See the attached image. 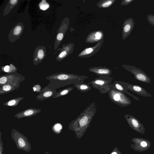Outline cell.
Masks as SVG:
<instances>
[{
  "label": "cell",
  "instance_id": "836d02e7",
  "mask_svg": "<svg viewBox=\"0 0 154 154\" xmlns=\"http://www.w3.org/2000/svg\"><path fill=\"white\" fill-rule=\"evenodd\" d=\"M111 154H118L116 152H113Z\"/></svg>",
  "mask_w": 154,
  "mask_h": 154
},
{
  "label": "cell",
  "instance_id": "d6986e66",
  "mask_svg": "<svg viewBox=\"0 0 154 154\" xmlns=\"http://www.w3.org/2000/svg\"><path fill=\"white\" fill-rule=\"evenodd\" d=\"M41 111V109H39L30 108L18 112L14 117L18 119L32 117L40 112Z\"/></svg>",
  "mask_w": 154,
  "mask_h": 154
},
{
  "label": "cell",
  "instance_id": "f1b7e54d",
  "mask_svg": "<svg viewBox=\"0 0 154 154\" xmlns=\"http://www.w3.org/2000/svg\"><path fill=\"white\" fill-rule=\"evenodd\" d=\"M38 5L40 8L42 10H45L49 7V4L45 0H42Z\"/></svg>",
  "mask_w": 154,
  "mask_h": 154
},
{
  "label": "cell",
  "instance_id": "603a6c76",
  "mask_svg": "<svg viewBox=\"0 0 154 154\" xmlns=\"http://www.w3.org/2000/svg\"><path fill=\"white\" fill-rule=\"evenodd\" d=\"M19 2V0H9L4 10L3 16H5L6 15H8L14 7L17 5Z\"/></svg>",
  "mask_w": 154,
  "mask_h": 154
},
{
  "label": "cell",
  "instance_id": "5b68a950",
  "mask_svg": "<svg viewBox=\"0 0 154 154\" xmlns=\"http://www.w3.org/2000/svg\"><path fill=\"white\" fill-rule=\"evenodd\" d=\"M110 100L114 103L122 107L131 104L130 98L124 93L115 89H110L108 92Z\"/></svg>",
  "mask_w": 154,
  "mask_h": 154
},
{
  "label": "cell",
  "instance_id": "ffe728a7",
  "mask_svg": "<svg viewBox=\"0 0 154 154\" xmlns=\"http://www.w3.org/2000/svg\"><path fill=\"white\" fill-rule=\"evenodd\" d=\"M89 71L95 73L99 76H110L112 74V69L105 66H101L91 67L89 68Z\"/></svg>",
  "mask_w": 154,
  "mask_h": 154
},
{
  "label": "cell",
  "instance_id": "8992f818",
  "mask_svg": "<svg viewBox=\"0 0 154 154\" xmlns=\"http://www.w3.org/2000/svg\"><path fill=\"white\" fill-rule=\"evenodd\" d=\"M25 79V77L17 71L8 73L0 76V86L7 84L19 85Z\"/></svg>",
  "mask_w": 154,
  "mask_h": 154
},
{
  "label": "cell",
  "instance_id": "ac0fdd59",
  "mask_svg": "<svg viewBox=\"0 0 154 154\" xmlns=\"http://www.w3.org/2000/svg\"><path fill=\"white\" fill-rule=\"evenodd\" d=\"M127 88L137 95L145 97H151L152 95L141 86L137 85H132L125 83Z\"/></svg>",
  "mask_w": 154,
  "mask_h": 154
},
{
  "label": "cell",
  "instance_id": "2e32d148",
  "mask_svg": "<svg viewBox=\"0 0 154 154\" xmlns=\"http://www.w3.org/2000/svg\"><path fill=\"white\" fill-rule=\"evenodd\" d=\"M125 82L119 81H115L110 85V89H116L124 94H126L132 97L133 99L139 101L140 98L132 94L128 91Z\"/></svg>",
  "mask_w": 154,
  "mask_h": 154
},
{
  "label": "cell",
  "instance_id": "30bf717a",
  "mask_svg": "<svg viewBox=\"0 0 154 154\" xmlns=\"http://www.w3.org/2000/svg\"><path fill=\"white\" fill-rule=\"evenodd\" d=\"M124 117L129 126L132 129L142 134H145V128L143 124L134 116L125 114Z\"/></svg>",
  "mask_w": 154,
  "mask_h": 154
},
{
  "label": "cell",
  "instance_id": "7402d4cb",
  "mask_svg": "<svg viewBox=\"0 0 154 154\" xmlns=\"http://www.w3.org/2000/svg\"><path fill=\"white\" fill-rule=\"evenodd\" d=\"M20 84H7L0 86V95L10 93L19 88Z\"/></svg>",
  "mask_w": 154,
  "mask_h": 154
},
{
  "label": "cell",
  "instance_id": "5bb4252c",
  "mask_svg": "<svg viewBox=\"0 0 154 154\" xmlns=\"http://www.w3.org/2000/svg\"><path fill=\"white\" fill-rule=\"evenodd\" d=\"M46 48L43 45L37 46L33 52V63L37 66L42 62L46 56Z\"/></svg>",
  "mask_w": 154,
  "mask_h": 154
},
{
  "label": "cell",
  "instance_id": "3957f363",
  "mask_svg": "<svg viewBox=\"0 0 154 154\" xmlns=\"http://www.w3.org/2000/svg\"><path fill=\"white\" fill-rule=\"evenodd\" d=\"M11 136L18 149L22 150L27 152L31 150V144L27 137L17 130L13 128L11 132Z\"/></svg>",
  "mask_w": 154,
  "mask_h": 154
},
{
  "label": "cell",
  "instance_id": "e0dca14e",
  "mask_svg": "<svg viewBox=\"0 0 154 154\" xmlns=\"http://www.w3.org/2000/svg\"><path fill=\"white\" fill-rule=\"evenodd\" d=\"M103 32L101 30L92 31L87 36L85 39L86 43H93L99 42L104 38Z\"/></svg>",
  "mask_w": 154,
  "mask_h": 154
},
{
  "label": "cell",
  "instance_id": "1f68e13d",
  "mask_svg": "<svg viewBox=\"0 0 154 154\" xmlns=\"http://www.w3.org/2000/svg\"><path fill=\"white\" fill-rule=\"evenodd\" d=\"M2 133L0 132V154H3V144L2 140Z\"/></svg>",
  "mask_w": 154,
  "mask_h": 154
},
{
  "label": "cell",
  "instance_id": "484cf974",
  "mask_svg": "<svg viewBox=\"0 0 154 154\" xmlns=\"http://www.w3.org/2000/svg\"><path fill=\"white\" fill-rule=\"evenodd\" d=\"M23 97H19L9 100L3 103V105L6 106L14 107L17 105L19 103L24 99Z\"/></svg>",
  "mask_w": 154,
  "mask_h": 154
},
{
  "label": "cell",
  "instance_id": "44dd1931",
  "mask_svg": "<svg viewBox=\"0 0 154 154\" xmlns=\"http://www.w3.org/2000/svg\"><path fill=\"white\" fill-rule=\"evenodd\" d=\"M57 93L56 90H51L46 86L42 89L36 99L41 101L53 97Z\"/></svg>",
  "mask_w": 154,
  "mask_h": 154
},
{
  "label": "cell",
  "instance_id": "7c38bea8",
  "mask_svg": "<svg viewBox=\"0 0 154 154\" xmlns=\"http://www.w3.org/2000/svg\"><path fill=\"white\" fill-rule=\"evenodd\" d=\"M24 28V26L22 22L17 23L9 32L8 35L9 41L13 43L19 39Z\"/></svg>",
  "mask_w": 154,
  "mask_h": 154
},
{
  "label": "cell",
  "instance_id": "f546056e",
  "mask_svg": "<svg viewBox=\"0 0 154 154\" xmlns=\"http://www.w3.org/2000/svg\"><path fill=\"white\" fill-rule=\"evenodd\" d=\"M148 21L152 25L154 26V15L148 14L147 17Z\"/></svg>",
  "mask_w": 154,
  "mask_h": 154
},
{
  "label": "cell",
  "instance_id": "d4e9b609",
  "mask_svg": "<svg viewBox=\"0 0 154 154\" xmlns=\"http://www.w3.org/2000/svg\"><path fill=\"white\" fill-rule=\"evenodd\" d=\"M116 1V0H100L97 3L96 5L100 8H108L112 5Z\"/></svg>",
  "mask_w": 154,
  "mask_h": 154
},
{
  "label": "cell",
  "instance_id": "4fadbf2b",
  "mask_svg": "<svg viewBox=\"0 0 154 154\" xmlns=\"http://www.w3.org/2000/svg\"><path fill=\"white\" fill-rule=\"evenodd\" d=\"M74 46V44L73 43L66 45L63 44L62 48L57 50V51L60 50V51L56 57V60L60 62L72 54L73 51Z\"/></svg>",
  "mask_w": 154,
  "mask_h": 154
},
{
  "label": "cell",
  "instance_id": "cb8c5ba5",
  "mask_svg": "<svg viewBox=\"0 0 154 154\" xmlns=\"http://www.w3.org/2000/svg\"><path fill=\"white\" fill-rule=\"evenodd\" d=\"M73 85L79 91L82 93L87 92L91 89V86L88 83H80L74 84Z\"/></svg>",
  "mask_w": 154,
  "mask_h": 154
},
{
  "label": "cell",
  "instance_id": "277c9868",
  "mask_svg": "<svg viewBox=\"0 0 154 154\" xmlns=\"http://www.w3.org/2000/svg\"><path fill=\"white\" fill-rule=\"evenodd\" d=\"M113 79V77L109 76H100L88 83L99 90L101 94H105L110 90Z\"/></svg>",
  "mask_w": 154,
  "mask_h": 154
},
{
  "label": "cell",
  "instance_id": "83f0119b",
  "mask_svg": "<svg viewBox=\"0 0 154 154\" xmlns=\"http://www.w3.org/2000/svg\"><path fill=\"white\" fill-rule=\"evenodd\" d=\"M1 69L2 72L11 73L17 71V68L12 64H10L9 65H6L2 66Z\"/></svg>",
  "mask_w": 154,
  "mask_h": 154
},
{
  "label": "cell",
  "instance_id": "e575fe53",
  "mask_svg": "<svg viewBox=\"0 0 154 154\" xmlns=\"http://www.w3.org/2000/svg\"><path fill=\"white\" fill-rule=\"evenodd\" d=\"M45 154H50V153H49L48 152H46L45 153Z\"/></svg>",
  "mask_w": 154,
  "mask_h": 154
},
{
  "label": "cell",
  "instance_id": "9c48e42d",
  "mask_svg": "<svg viewBox=\"0 0 154 154\" xmlns=\"http://www.w3.org/2000/svg\"><path fill=\"white\" fill-rule=\"evenodd\" d=\"M134 143L131 145V147L135 151L142 152L147 150L150 148L151 144L147 139L142 138L135 137L131 139Z\"/></svg>",
  "mask_w": 154,
  "mask_h": 154
},
{
  "label": "cell",
  "instance_id": "52a82bcc",
  "mask_svg": "<svg viewBox=\"0 0 154 154\" xmlns=\"http://www.w3.org/2000/svg\"><path fill=\"white\" fill-rule=\"evenodd\" d=\"M122 66L127 71L131 73L134 76V78L137 80L143 83H150L151 79L146 73L140 69L134 66L125 65Z\"/></svg>",
  "mask_w": 154,
  "mask_h": 154
},
{
  "label": "cell",
  "instance_id": "4dcf8cb0",
  "mask_svg": "<svg viewBox=\"0 0 154 154\" xmlns=\"http://www.w3.org/2000/svg\"><path fill=\"white\" fill-rule=\"evenodd\" d=\"M32 88L33 91L37 93H39L42 89L41 86L39 84L35 85Z\"/></svg>",
  "mask_w": 154,
  "mask_h": 154
},
{
  "label": "cell",
  "instance_id": "4316f807",
  "mask_svg": "<svg viewBox=\"0 0 154 154\" xmlns=\"http://www.w3.org/2000/svg\"><path fill=\"white\" fill-rule=\"evenodd\" d=\"M73 89V87H71L62 89L55 94L53 96V98L55 99L65 96L71 91Z\"/></svg>",
  "mask_w": 154,
  "mask_h": 154
},
{
  "label": "cell",
  "instance_id": "ba28073f",
  "mask_svg": "<svg viewBox=\"0 0 154 154\" xmlns=\"http://www.w3.org/2000/svg\"><path fill=\"white\" fill-rule=\"evenodd\" d=\"M69 24V19L67 17H65L62 21L61 24L57 31L54 46V51L58 48L63 41L66 32L68 30Z\"/></svg>",
  "mask_w": 154,
  "mask_h": 154
},
{
  "label": "cell",
  "instance_id": "9a60e30c",
  "mask_svg": "<svg viewBox=\"0 0 154 154\" xmlns=\"http://www.w3.org/2000/svg\"><path fill=\"white\" fill-rule=\"evenodd\" d=\"M134 20L132 17L125 20L123 23L122 31V38L125 40L131 34L134 26Z\"/></svg>",
  "mask_w": 154,
  "mask_h": 154
},
{
  "label": "cell",
  "instance_id": "7a4b0ae2",
  "mask_svg": "<svg viewBox=\"0 0 154 154\" xmlns=\"http://www.w3.org/2000/svg\"><path fill=\"white\" fill-rule=\"evenodd\" d=\"M88 78V77L85 75L63 72L57 73L46 77L45 79L49 82L46 86L55 91L57 89L66 85L84 82Z\"/></svg>",
  "mask_w": 154,
  "mask_h": 154
},
{
  "label": "cell",
  "instance_id": "6da1fadb",
  "mask_svg": "<svg viewBox=\"0 0 154 154\" xmlns=\"http://www.w3.org/2000/svg\"><path fill=\"white\" fill-rule=\"evenodd\" d=\"M97 109L96 102L91 103L78 116L69 123L68 128L75 132L77 138H81L89 126Z\"/></svg>",
  "mask_w": 154,
  "mask_h": 154
},
{
  "label": "cell",
  "instance_id": "8fae6325",
  "mask_svg": "<svg viewBox=\"0 0 154 154\" xmlns=\"http://www.w3.org/2000/svg\"><path fill=\"white\" fill-rule=\"evenodd\" d=\"M104 42L103 38L94 46L85 48L79 54L78 57L81 58H86L94 55L100 51Z\"/></svg>",
  "mask_w": 154,
  "mask_h": 154
},
{
  "label": "cell",
  "instance_id": "d6a6232c",
  "mask_svg": "<svg viewBox=\"0 0 154 154\" xmlns=\"http://www.w3.org/2000/svg\"><path fill=\"white\" fill-rule=\"evenodd\" d=\"M134 1V0H123L121 3V5L122 6L127 5Z\"/></svg>",
  "mask_w": 154,
  "mask_h": 154
}]
</instances>
